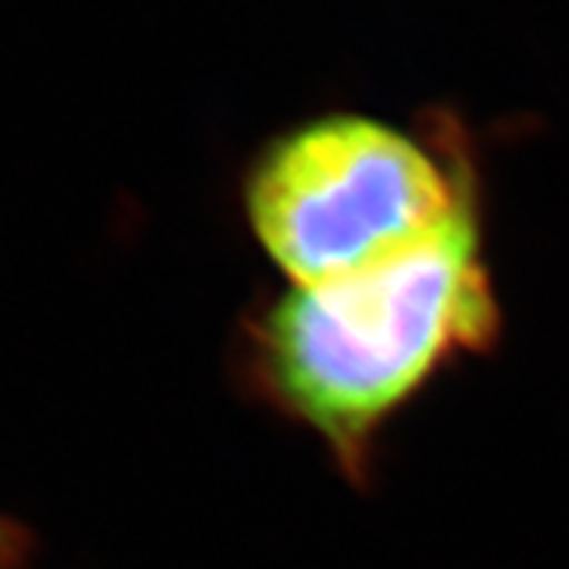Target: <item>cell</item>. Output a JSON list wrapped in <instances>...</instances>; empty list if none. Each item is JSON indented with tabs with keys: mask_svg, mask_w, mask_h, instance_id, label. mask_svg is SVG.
I'll use <instances>...</instances> for the list:
<instances>
[{
	"mask_svg": "<svg viewBox=\"0 0 569 569\" xmlns=\"http://www.w3.org/2000/svg\"><path fill=\"white\" fill-rule=\"evenodd\" d=\"M480 191L471 151L361 113L283 130L249 162L243 214L292 287L373 267L448 223Z\"/></svg>",
	"mask_w": 569,
	"mask_h": 569,
	"instance_id": "7a4b0ae2",
	"label": "cell"
},
{
	"mask_svg": "<svg viewBox=\"0 0 569 569\" xmlns=\"http://www.w3.org/2000/svg\"><path fill=\"white\" fill-rule=\"evenodd\" d=\"M480 191L419 243L332 281L292 287L246 318L243 376L356 483L431 382L500 339Z\"/></svg>",
	"mask_w": 569,
	"mask_h": 569,
	"instance_id": "6da1fadb",
	"label": "cell"
},
{
	"mask_svg": "<svg viewBox=\"0 0 569 569\" xmlns=\"http://www.w3.org/2000/svg\"><path fill=\"white\" fill-rule=\"evenodd\" d=\"M21 567V541L14 538V529L9 523H0V569Z\"/></svg>",
	"mask_w": 569,
	"mask_h": 569,
	"instance_id": "3957f363",
	"label": "cell"
}]
</instances>
